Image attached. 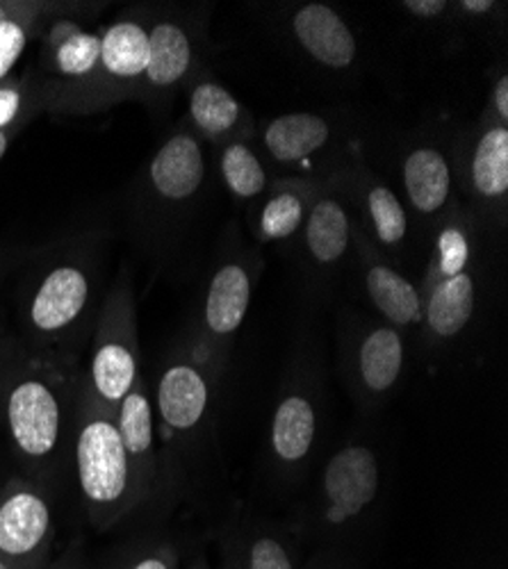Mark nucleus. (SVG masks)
I'll list each match as a JSON object with an SVG mask.
<instances>
[{
	"mask_svg": "<svg viewBox=\"0 0 508 569\" xmlns=\"http://www.w3.org/2000/svg\"><path fill=\"white\" fill-rule=\"evenodd\" d=\"M78 367L34 356L23 345L10 342L0 423L26 479L49 486L62 471L73 440Z\"/></svg>",
	"mask_w": 508,
	"mask_h": 569,
	"instance_id": "obj_1",
	"label": "nucleus"
},
{
	"mask_svg": "<svg viewBox=\"0 0 508 569\" xmlns=\"http://www.w3.org/2000/svg\"><path fill=\"white\" fill-rule=\"evenodd\" d=\"M19 297L23 347L76 367V356L99 315L101 242L82 234L43 249L32 260Z\"/></svg>",
	"mask_w": 508,
	"mask_h": 569,
	"instance_id": "obj_2",
	"label": "nucleus"
},
{
	"mask_svg": "<svg viewBox=\"0 0 508 569\" xmlns=\"http://www.w3.org/2000/svg\"><path fill=\"white\" fill-rule=\"evenodd\" d=\"M73 465L84 512L97 529H110L145 503L117 421L89 395L82 376L73 423Z\"/></svg>",
	"mask_w": 508,
	"mask_h": 569,
	"instance_id": "obj_3",
	"label": "nucleus"
},
{
	"mask_svg": "<svg viewBox=\"0 0 508 569\" xmlns=\"http://www.w3.org/2000/svg\"><path fill=\"white\" fill-rule=\"evenodd\" d=\"M208 160L203 141L180 123L158 147L137 184L135 212L147 237L165 240L203 197Z\"/></svg>",
	"mask_w": 508,
	"mask_h": 569,
	"instance_id": "obj_4",
	"label": "nucleus"
},
{
	"mask_svg": "<svg viewBox=\"0 0 508 569\" xmlns=\"http://www.w3.org/2000/svg\"><path fill=\"white\" fill-rule=\"evenodd\" d=\"M151 10H130L101 30V58L91 76L46 114L89 117L140 99L149 60Z\"/></svg>",
	"mask_w": 508,
	"mask_h": 569,
	"instance_id": "obj_5",
	"label": "nucleus"
},
{
	"mask_svg": "<svg viewBox=\"0 0 508 569\" xmlns=\"http://www.w3.org/2000/svg\"><path fill=\"white\" fill-rule=\"evenodd\" d=\"M91 336L94 340H91L89 369L82 373V381L94 401L114 417L119 403L142 373L137 306L126 269L106 295Z\"/></svg>",
	"mask_w": 508,
	"mask_h": 569,
	"instance_id": "obj_6",
	"label": "nucleus"
},
{
	"mask_svg": "<svg viewBox=\"0 0 508 569\" xmlns=\"http://www.w3.org/2000/svg\"><path fill=\"white\" fill-rule=\"evenodd\" d=\"M260 271L262 258L258 251L236 242L226 249L210 276L199 330L188 345L219 378L226 367L230 342L247 319Z\"/></svg>",
	"mask_w": 508,
	"mask_h": 569,
	"instance_id": "obj_7",
	"label": "nucleus"
},
{
	"mask_svg": "<svg viewBox=\"0 0 508 569\" xmlns=\"http://www.w3.org/2000/svg\"><path fill=\"white\" fill-rule=\"evenodd\" d=\"M206 23L192 12L167 8L151 10L149 60L140 99L153 112H165L178 91L201 71Z\"/></svg>",
	"mask_w": 508,
	"mask_h": 569,
	"instance_id": "obj_8",
	"label": "nucleus"
},
{
	"mask_svg": "<svg viewBox=\"0 0 508 569\" xmlns=\"http://www.w3.org/2000/svg\"><path fill=\"white\" fill-rule=\"evenodd\" d=\"M221 378L185 342L162 365L156 383V429L169 442H185L203 431L212 392Z\"/></svg>",
	"mask_w": 508,
	"mask_h": 569,
	"instance_id": "obj_9",
	"label": "nucleus"
},
{
	"mask_svg": "<svg viewBox=\"0 0 508 569\" xmlns=\"http://www.w3.org/2000/svg\"><path fill=\"white\" fill-rule=\"evenodd\" d=\"M56 538L49 490L12 477L0 486V560L21 569H46Z\"/></svg>",
	"mask_w": 508,
	"mask_h": 569,
	"instance_id": "obj_10",
	"label": "nucleus"
},
{
	"mask_svg": "<svg viewBox=\"0 0 508 569\" xmlns=\"http://www.w3.org/2000/svg\"><path fill=\"white\" fill-rule=\"evenodd\" d=\"M64 14V12H62ZM62 14L46 21L41 30L39 73H34L41 112L80 87L101 58V30H84Z\"/></svg>",
	"mask_w": 508,
	"mask_h": 569,
	"instance_id": "obj_11",
	"label": "nucleus"
},
{
	"mask_svg": "<svg viewBox=\"0 0 508 569\" xmlns=\"http://www.w3.org/2000/svg\"><path fill=\"white\" fill-rule=\"evenodd\" d=\"M381 483L377 453L351 442L336 451L321 473L319 517L329 529H345L375 503Z\"/></svg>",
	"mask_w": 508,
	"mask_h": 569,
	"instance_id": "obj_12",
	"label": "nucleus"
},
{
	"mask_svg": "<svg viewBox=\"0 0 508 569\" xmlns=\"http://www.w3.org/2000/svg\"><path fill=\"white\" fill-rule=\"evenodd\" d=\"M338 192L360 212V228L381 253L399 251L408 240V210L392 189L358 158L345 171L331 176Z\"/></svg>",
	"mask_w": 508,
	"mask_h": 569,
	"instance_id": "obj_13",
	"label": "nucleus"
},
{
	"mask_svg": "<svg viewBox=\"0 0 508 569\" xmlns=\"http://www.w3.org/2000/svg\"><path fill=\"white\" fill-rule=\"evenodd\" d=\"M306 269L312 278H331L353 247V217L331 178H321L319 192L299 232Z\"/></svg>",
	"mask_w": 508,
	"mask_h": 569,
	"instance_id": "obj_14",
	"label": "nucleus"
},
{
	"mask_svg": "<svg viewBox=\"0 0 508 569\" xmlns=\"http://www.w3.org/2000/svg\"><path fill=\"white\" fill-rule=\"evenodd\" d=\"M406 369L404 330L390 323H372L356 336L349 351V378L362 403L390 397Z\"/></svg>",
	"mask_w": 508,
	"mask_h": 569,
	"instance_id": "obj_15",
	"label": "nucleus"
},
{
	"mask_svg": "<svg viewBox=\"0 0 508 569\" xmlns=\"http://www.w3.org/2000/svg\"><path fill=\"white\" fill-rule=\"evenodd\" d=\"M351 249L358 256L365 292L377 312L384 317V323H390L399 330L422 326V290L395 264H390L384 253L367 240L358 221H353Z\"/></svg>",
	"mask_w": 508,
	"mask_h": 569,
	"instance_id": "obj_16",
	"label": "nucleus"
},
{
	"mask_svg": "<svg viewBox=\"0 0 508 569\" xmlns=\"http://www.w3.org/2000/svg\"><path fill=\"white\" fill-rule=\"evenodd\" d=\"M464 173L472 199L470 210L477 219L504 226L508 208V126L484 117Z\"/></svg>",
	"mask_w": 508,
	"mask_h": 569,
	"instance_id": "obj_17",
	"label": "nucleus"
},
{
	"mask_svg": "<svg viewBox=\"0 0 508 569\" xmlns=\"http://www.w3.org/2000/svg\"><path fill=\"white\" fill-rule=\"evenodd\" d=\"M182 123L215 149L228 141H251L256 137V121L240 99L201 71L188 84V114Z\"/></svg>",
	"mask_w": 508,
	"mask_h": 569,
	"instance_id": "obj_18",
	"label": "nucleus"
},
{
	"mask_svg": "<svg viewBox=\"0 0 508 569\" xmlns=\"http://www.w3.org/2000/svg\"><path fill=\"white\" fill-rule=\"evenodd\" d=\"M401 182L410 210L427 221H440L454 208V162L434 141H420L406 151Z\"/></svg>",
	"mask_w": 508,
	"mask_h": 569,
	"instance_id": "obj_19",
	"label": "nucleus"
},
{
	"mask_svg": "<svg viewBox=\"0 0 508 569\" xmlns=\"http://www.w3.org/2000/svg\"><path fill=\"white\" fill-rule=\"evenodd\" d=\"M317 401L312 388L297 381L281 395L271 417L269 449L273 462L283 471H297L303 467L317 442Z\"/></svg>",
	"mask_w": 508,
	"mask_h": 569,
	"instance_id": "obj_20",
	"label": "nucleus"
},
{
	"mask_svg": "<svg viewBox=\"0 0 508 569\" xmlns=\"http://www.w3.org/2000/svg\"><path fill=\"white\" fill-rule=\"evenodd\" d=\"M290 32L299 49L317 64L345 71L356 64L358 41L351 26L325 3H303L290 17Z\"/></svg>",
	"mask_w": 508,
	"mask_h": 569,
	"instance_id": "obj_21",
	"label": "nucleus"
},
{
	"mask_svg": "<svg viewBox=\"0 0 508 569\" xmlns=\"http://www.w3.org/2000/svg\"><path fill=\"white\" fill-rule=\"evenodd\" d=\"M321 180L303 176L273 178L256 203L253 228L262 244L297 242Z\"/></svg>",
	"mask_w": 508,
	"mask_h": 569,
	"instance_id": "obj_22",
	"label": "nucleus"
},
{
	"mask_svg": "<svg viewBox=\"0 0 508 569\" xmlns=\"http://www.w3.org/2000/svg\"><path fill=\"white\" fill-rule=\"evenodd\" d=\"M121 442L132 462L137 483H140L145 501L151 499L158 483V445H156V410L151 390L147 388L145 376L140 373L130 392L117 408L114 415Z\"/></svg>",
	"mask_w": 508,
	"mask_h": 569,
	"instance_id": "obj_23",
	"label": "nucleus"
},
{
	"mask_svg": "<svg viewBox=\"0 0 508 569\" xmlns=\"http://www.w3.org/2000/svg\"><path fill=\"white\" fill-rule=\"evenodd\" d=\"M422 328L431 342L456 340L475 317L479 271L468 269L451 278L422 284Z\"/></svg>",
	"mask_w": 508,
	"mask_h": 569,
	"instance_id": "obj_24",
	"label": "nucleus"
},
{
	"mask_svg": "<svg viewBox=\"0 0 508 569\" xmlns=\"http://www.w3.org/2000/svg\"><path fill=\"white\" fill-rule=\"evenodd\" d=\"M331 121L315 112L281 114L271 119L260 132L267 160L279 167H299L315 160L331 144Z\"/></svg>",
	"mask_w": 508,
	"mask_h": 569,
	"instance_id": "obj_25",
	"label": "nucleus"
},
{
	"mask_svg": "<svg viewBox=\"0 0 508 569\" xmlns=\"http://www.w3.org/2000/svg\"><path fill=\"white\" fill-rule=\"evenodd\" d=\"M479 219L470 208L454 206L436 228L434 249L422 284L451 278L477 267Z\"/></svg>",
	"mask_w": 508,
	"mask_h": 569,
	"instance_id": "obj_26",
	"label": "nucleus"
},
{
	"mask_svg": "<svg viewBox=\"0 0 508 569\" xmlns=\"http://www.w3.org/2000/svg\"><path fill=\"white\" fill-rule=\"evenodd\" d=\"M219 176L226 192L242 206H253L269 187V173L251 141L236 139L217 149Z\"/></svg>",
	"mask_w": 508,
	"mask_h": 569,
	"instance_id": "obj_27",
	"label": "nucleus"
},
{
	"mask_svg": "<svg viewBox=\"0 0 508 569\" xmlns=\"http://www.w3.org/2000/svg\"><path fill=\"white\" fill-rule=\"evenodd\" d=\"M67 12L64 6L32 3V8L14 19L0 21V82L8 80L21 56L26 53L30 39L39 37L46 21Z\"/></svg>",
	"mask_w": 508,
	"mask_h": 569,
	"instance_id": "obj_28",
	"label": "nucleus"
},
{
	"mask_svg": "<svg viewBox=\"0 0 508 569\" xmlns=\"http://www.w3.org/2000/svg\"><path fill=\"white\" fill-rule=\"evenodd\" d=\"M226 569H297V565L279 536L256 529L230 540Z\"/></svg>",
	"mask_w": 508,
	"mask_h": 569,
	"instance_id": "obj_29",
	"label": "nucleus"
},
{
	"mask_svg": "<svg viewBox=\"0 0 508 569\" xmlns=\"http://www.w3.org/2000/svg\"><path fill=\"white\" fill-rule=\"evenodd\" d=\"M41 112L39 89L32 71L0 82V130L21 132Z\"/></svg>",
	"mask_w": 508,
	"mask_h": 569,
	"instance_id": "obj_30",
	"label": "nucleus"
},
{
	"mask_svg": "<svg viewBox=\"0 0 508 569\" xmlns=\"http://www.w3.org/2000/svg\"><path fill=\"white\" fill-rule=\"evenodd\" d=\"M117 569H178V551L169 542H149L126 556Z\"/></svg>",
	"mask_w": 508,
	"mask_h": 569,
	"instance_id": "obj_31",
	"label": "nucleus"
},
{
	"mask_svg": "<svg viewBox=\"0 0 508 569\" xmlns=\"http://www.w3.org/2000/svg\"><path fill=\"white\" fill-rule=\"evenodd\" d=\"M486 117L508 126V76L506 73H499V78L492 82Z\"/></svg>",
	"mask_w": 508,
	"mask_h": 569,
	"instance_id": "obj_32",
	"label": "nucleus"
},
{
	"mask_svg": "<svg viewBox=\"0 0 508 569\" xmlns=\"http://www.w3.org/2000/svg\"><path fill=\"white\" fill-rule=\"evenodd\" d=\"M401 8L420 21L442 19L451 10V6L445 3V0H406Z\"/></svg>",
	"mask_w": 508,
	"mask_h": 569,
	"instance_id": "obj_33",
	"label": "nucleus"
},
{
	"mask_svg": "<svg viewBox=\"0 0 508 569\" xmlns=\"http://www.w3.org/2000/svg\"><path fill=\"white\" fill-rule=\"evenodd\" d=\"M456 8H458L460 14L472 17V19H481V17H492L499 6L492 3V0H460Z\"/></svg>",
	"mask_w": 508,
	"mask_h": 569,
	"instance_id": "obj_34",
	"label": "nucleus"
},
{
	"mask_svg": "<svg viewBox=\"0 0 508 569\" xmlns=\"http://www.w3.org/2000/svg\"><path fill=\"white\" fill-rule=\"evenodd\" d=\"M30 8H32V3H28V0H23V3H21V0H0V21L21 17Z\"/></svg>",
	"mask_w": 508,
	"mask_h": 569,
	"instance_id": "obj_35",
	"label": "nucleus"
},
{
	"mask_svg": "<svg viewBox=\"0 0 508 569\" xmlns=\"http://www.w3.org/2000/svg\"><path fill=\"white\" fill-rule=\"evenodd\" d=\"M46 569H82V562H80V553L78 549H69L58 562L49 565Z\"/></svg>",
	"mask_w": 508,
	"mask_h": 569,
	"instance_id": "obj_36",
	"label": "nucleus"
},
{
	"mask_svg": "<svg viewBox=\"0 0 508 569\" xmlns=\"http://www.w3.org/2000/svg\"><path fill=\"white\" fill-rule=\"evenodd\" d=\"M10 342H12V340L0 338V395H3V378H6V362H8Z\"/></svg>",
	"mask_w": 508,
	"mask_h": 569,
	"instance_id": "obj_37",
	"label": "nucleus"
},
{
	"mask_svg": "<svg viewBox=\"0 0 508 569\" xmlns=\"http://www.w3.org/2000/svg\"><path fill=\"white\" fill-rule=\"evenodd\" d=\"M17 134H19V132H8V130H0V160L6 158V153H8L10 144H12V139H14Z\"/></svg>",
	"mask_w": 508,
	"mask_h": 569,
	"instance_id": "obj_38",
	"label": "nucleus"
},
{
	"mask_svg": "<svg viewBox=\"0 0 508 569\" xmlns=\"http://www.w3.org/2000/svg\"><path fill=\"white\" fill-rule=\"evenodd\" d=\"M10 264H14V256L8 253L6 249H0V278L6 276V271L10 269Z\"/></svg>",
	"mask_w": 508,
	"mask_h": 569,
	"instance_id": "obj_39",
	"label": "nucleus"
},
{
	"mask_svg": "<svg viewBox=\"0 0 508 569\" xmlns=\"http://www.w3.org/2000/svg\"><path fill=\"white\" fill-rule=\"evenodd\" d=\"M188 569H210V567H208V562H206L203 556H197Z\"/></svg>",
	"mask_w": 508,
	"mask_h": 569,
	"instance_id": "obj_40",
	"label": "nucleus"
},
{
	"mask_svg": "<svg viewBox=\"0 0 508 569\" xmlns=\"http://www.w3.org/2000/svg\"><path fill=\"white\" fill-rule=\"evenodd\" d=\"M0 569H21V567H17L12 562H6V560H0Z\"/></svg>",
	"mask_w": 508,
	"mask_h": 569,
	"instance_id": "obj_41",
	"label": "nucleus"
}]
</instances>
